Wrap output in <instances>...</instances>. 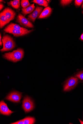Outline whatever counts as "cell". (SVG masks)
<instances>
[{
	"instance_id": "6da1fadb",
	"label": "cell",
	"mask_w": 83,
	"mask_h": 124,
	"mask_svg": "<svg viewBox=\"0 0 83 124\" xmlns=\"http://www.w3.org/2000/svg\"><path fill=\"white\" fill-rule=\"evenodd\" d=\"M24 51L23 49L18 48L12 52L5 53L3 58L8 60L14 62H16L21 60L23 58Z\"/></svg>"
},
{
	"instance_id": "7a4b0ae2",
	"label": "cell",
	"mask_w": 83,
	"mask_h": 124,
	"mask_svg": "<svg viewBox=\"0 0 83 124\" xmlns=\"http://www.w3.org/2000/svg\"><path fill=\"white\" fill-rule=\"evenodd\" d=\"M2 41L3 45V48L0 50L2 52L11 50L15 47V43L13 38L8 35L3 36Z\"/></svg>"
},
{
	"instance_id": "3957f363",
	"label": "cell",
	"mask_w": 83,
	"mask_h": 124,
	"mask_svg": "<svg viewBox=\"0 0 83 124\" xmlns=\"http://www.w3.org/2000/svg\"><path fill=\"white\" fill-rule=\"evenodd\" d=\"M22 107L26 113L33 110L34 108L33 100L28 96L25 97L23 102Z\"/></svg>"
},
{
	"instance_id": "277c9868",
	"label": "cell",
	"mask_w": 83,
	"mask_h": 124,
	"mask_svg": "<svg viewBox=\"0 0 83 124\" xmlns=\"http://www.w3.org/2000/svg\"><path fill=\"white\" fill-rule=\"evenodd\" d=\"M78 82L77 78L71 77L66 82L64 86V91H68L73 89L76 86Z\"/></svg>"
},
{
	"instance_id": "5b68a950",
	"label": "cell",
	"mask_w": 83,
	"mask_h": 124,
	"mask_svg": "<svg viewBox=\"0 0 83 124\" xmlns=\"http://www.w3.org/2000/svg\"><path fill=\"white\" fill-rule=\"evenodd\" d=\"M33 31V30L24 31L21 30H16L12 28H6L4 31L6 33L11 34L15 37L23 36L28 34Z\"/></svg>"
},
{
	"instance_id": "8992f818",
	"label": "cell",
	"mask_w": 83,
	"mask_h": 124,
	"mask_svg": "<svg viewBox=\"0 0 83 124\" xmlns=\"http://www.w3.org/2000/svg\"><path fill=\"white\" fill-rule=\"evenodd\" d=\"M22 93L18 91H13L9 94L5 99L14 103H19L22 97Z\"/></svg>"
},
{
	"instance_id": "52a82bcc",
	"label": "cell",
	"mask_w": 83,
	"mask_h": 124,
	"mask_svg": "<svg viewBox=\"0 0 83 124\" xmlns=\"http://www.w3.org/2000/svg\"><path fill=\"white\" fill-rule=\"evenodd\" d=\"M17 21L21 25L28 28H33L34 25L22 14H18L17 17Z\"/></svg>"
},
{
	"instance_id": "ba28073f",
	"label": "cell",
	"mask_w": 83,
	"mask_h": 124,
	"mask_svg": "<svg viewBox=\"0 0 83 124\" xmlns=\"http://www.w3.org/2000/svg\"><path fill=\"white\" fill-rule=\"evenodd\" d=\"M0 112L1 114L7 116H10L14 112L8 108L7 104L4 101H2L0 102Z\"/></svg>"
},
{
	"instance_id": "9c48e42d",
	"label": "cell",
	"mask_w": 83,
	"mask_h": 124,
	"mask_svg": "<svg viewBox=\"0 0 83 124\" xmlns=\"http://www.w3.org/2000/svg\"><path fill=\"white\" fill-rule=\"evenodd\" d=\"M43 8L42 7L37 6L35 10L31 14L29 15L28 19L34 22L36 18L39 16L43 10Z\"/></svg>"
},
{
	"instance_id": "30bf717a",
	"label": "cell",
	"mask_w": 83,
	"mask_h": 124,
	"mask_svg": "<svg viewBox=\"0 0 83 124\" xmlns=\"http://www.w3.org/2000/svg\"><path fill=\"white\" fill-rule=\"evenodd\" d=\"M8 20L11 21L14 20L16 13L11 8L7 7L2 12Z\"/></svg>"
},
{
	"instance_id": "8fae6325",
	"label": "cell",
	"mask_w": 83,
	"mask_h": 124,
	"mask_svg": "<svg viewBox=\"0 0 83 124\" xmlns=\"http://www.w3.org/2000/svg\"><path fill=\"white\" fill-rule=\"evenodd\" d=\"M35 122V118L31 117H27L22 120L15 122L11 123V124H33Z\"/></svg>"
},
{
	"instance_id": "7c38bea8",
	"label": "cell",
	"mask_w": 83,
	"mask_h": 124,
	"mask_svg": "<svg viewBox=\"0 0 83 124\" xmlns=\"http://www.w3.org/2000/svg\"><path fill=\"white\" fill-rule=\"evenodd\" d=\"M52 11V9L50 7H48L45 8L42 12L38 18H44L49 16L51 14Z\"/></svg>"
},
{
	"instance_id": "4fadbf2b",
	"label": "cell",
	"mask_w": 83,
	"mask_h": 124,
	"mask_svg": "<svg viewBox=\"0 0 83 124\" xmlns=\"http://www.w3.org/2000/svg\"><path fill=\"white\" fill-rule=\"evenodd\" d=\"M9 21L4 14L2 12L0 14V27L2 28L7 24L9 23Z\"/></svg>"
},
{
	"instance_id": "5bb4252c",
	"label": "cell",
	"mask_w": 83,
	"mask_h": 124,
	"mask_svg": "<svg viewBox=\"0 0 83 124\" xmlns=\"http://www.w3.org/2000/svg\"><path fill=\"white\" fill-rule=\"evenodd\" d=\"M35 8L34 4H32L26 8H22V13L24 16H25L27 14L32 13L34 10Z\"/></svg>"
},
{
	"instance_id": "9a60e30c",
	"label": "cell",
	"mask_w": 83,
	"mask_h": 124,
	"mask_svg": "<svg viewBox=\"0 0 83 124\" xmlns=\"http://www.w3.org/2000/svg\"><path fill=\"white\" fill-rule=\"evenodd\" d=\"M6 28H12V29L16 30H21L24 31L28 30L26 28L20 26L19 25L13 23H11L10 25H8Z\"/></svg>"
},
{
	"instance_id": "2e32d148",
	"label": "cell",
	"mask_w": 83,
	"mask_h": 124,
	"mask_svg": "<svg viewBox=\"0 0 83 124\" xmlns=\"http://www.w3.org/2000/svg\"><path fill=\"white\" fill-rule=\"evenodd\" d=\"M20 3V0H14L7 2L8 5L11 6L15 9H18L19 8Z\"/></svg>"
},
{
	"instance_id": "e0dca14e",
	"label": "cell",
	"mask_w": 83,
	"mask_h": 124,
	"mask_svg": "<svg viewBox=\"0 0 83 124\" xmlns=\"http://www.w3.org/2000/svg\"><path fill=\"white\" fill-rule=\"evenodd\" d=\"M31 2L35 3L45 7H47L48 4L47 1L45 0H34Z\"/></svg>"
},
{
	"instance_id": "ac0fdd59",
	"label": "cell",
	"mask_w": 83,
	"mask_h": 124,
	"mask_svg": "<svg viewBox=\"0 0 83 124\" xmlns=\"http://www.w3.org/2000/svg\"><path fill=\"white\" fill-rule=\"evenodd\" d=\"M21 4V6L23 8H26L30 5L29 1L28 0H22Z\"/></svg>"
},
{
	"instance_id": "d6986e66",
	"label": "cell",
	"mask_w": 83,
	"mask_h": 124,
	"mask_svg": "<svg viewBox=\"0 0 83 124\" xmlns=\"http://www.w3.org/2000/svg\"><path fill=\"white\" fill-rule=\"evenodd\" d=\"M75 77L81 80H83V71L79 72L75 75Z\"/></svg>"
},
{
	"instance_id": "ffe728a7",
	"label": "cell",
	"mask_w": 83,
	"mask_h": 124,
	"mask_svg": "<svg viewBox=\"0 0 83 124\" xmlns=\"http://www.w3.org/2000/svg\"><path fill=\"white\" fill-rule=\"evenodd\" d=\"M72 0H63L61 1V4L62 6H65L69 4L70 3Z\"/></svg>"
},
{
	"instance_id": "44dd1931",
	"label": "cell",
	"mask_w": 83,
	"mask_h": 124,
	"mask_svg": "<svg viewBox=\"0 0 83 124\" xmlns=\"http://www.w3.org/2000/svg\"><path fill=\"white\" fill-rule=\"evenodd\" d=\"M83 2V0H76L75 1V5L77 7L80 6Z\"/></svg>"
},
{
	"instance_id": "7402d4cb",
	"label": "cell",
	"mask_w": 83,
	"mask_h": 124,
	"mask_svg": "<svg viewBox=\"0 0 83 124\" xmlns=\"http://www.w3.org/2000/svg\"><path fill=\"white\" fill-rule=\"evenodd\" d=\"M4 7V5L3 4L1 3L0 4V11H1L2 9Z\"/></svg>"
},
{
	"instance_id": "603a6c76",
	"label": "cell",
	"mask_w": 83,
	"mask_h": 124,
	"mask_svg": "<svg viewBox=\"0 0 83 124\" xmlns=\"http://www.w3.org/2000/svg\"><path fill=\"white\" fill-rule=\"evenodd\" d=\"M1 34H0V46H2L3 44L2 42L1 41Z\"/></svg>"
},
{
	"instance_id": "cb8c5ba5",
	"label": "cell",
	"mask_w": 83,
	"mask_h": 124,
	"mask_svg": "<svg viewBox=\"0 0 83 124\" xmlns=\"http://www.w3.org/2000/svg\"><path fill=\"white\" fill-rule=\"evenodd\" d=\"M80 39L81 41H83V33L81 35Z\"/></svg>"
},
{
	"instance_id": "d4e9b609",
	"label": "cell",
	"mask_w": 83,
	"mask_h": 124,
	"mask_svg": "<svg viewBox=\"0 0 83 124\" xmlns=\"http://www.w3.org/2000/svg\"><path fill=\"white\" fill-rule=\"evenodd\" d=\"M79 120L81 124H83V122L80 119H79Z\"/></svg>"
},
{
	"instance_id": "484cf974",
	"label": "cell",
	"mask_w": 83,
	"mask_h": 124,
	"mask_svg": "<svg viewBox=\"0 0 83 124\" xmlns=\"http://www.w3.org/2000/svg\"><path fill=\"white\" fill-rule=\"evenodd\" d=\"M82 7L83 9V4L82 6Z\"/></svg>"
},
{
	"instance_id": "4316f807",
	"label": "cell",
	"mask_w": 83,
	"mask_h": 124,
	"mask_svg": "<svg viewBox=\"0 0 83 124\" xmlns=\"http://www.w3.org/2000/svg\"><path fill=\"white\" fill-rule=\"evenodd\" d=\"M82 12L83 13V11H82Z\"/></svg>"
}]
</instances>
